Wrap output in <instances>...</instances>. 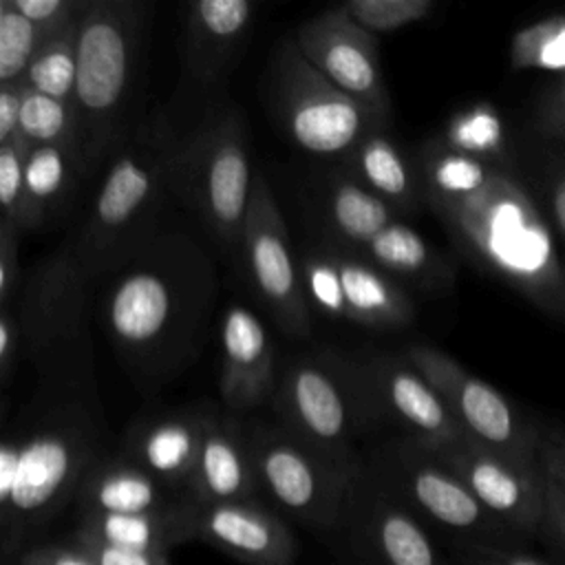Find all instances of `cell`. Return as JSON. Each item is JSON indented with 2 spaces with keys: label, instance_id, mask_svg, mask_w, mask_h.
<instances>
[{
  "label": "cell",
  "instance_id": "1",
  "mask_svg": "<svg viewBox=\"0 0 565 565\" xmlns=\"http://www.w3.org/2000/svg\"><path fill=\"white\" fill-rule=\"evenodd\" d=\"M106 452L95 371L35 380L0 444V565H18Z\"/></svg>",
  "mask_w": 565,
  "mask_h": 565
},
{
  "label": "cell",
  "instance_id": "2",
  "mask_svg": "<svg viewBox=\"0 0 565 565\" xmlns=\"http://www.w3.org/2000/svg\"><path fill=\"white\" fill-rule=\"evenodd\" d=\"M104 282L102 327L137 386H159L199 355L212 322L216 269L190 234L163 230Z\"/></svg>",
  "mask_w": 565,
  "mask_h": 565
},
{
  "label": "cell",
  "instance_id": "3",
  "mask_svg": "<svg viewBox=\"0 0 565 565\" xmlns=\"http://www.w3.org/2000/svg\"><path fill=\"white\" fill-rule=\"evenodd\" d=\"M461 254L552 316L565 318V265L547 221L510 172L455 203L430 205Z\"/></svg>",
  "mask_w": 565,
  "mask_h": 565
},
{
  "label": "cell",
  "instance_id": "4",
  "mask_svg": "<svg viewBox=\"0 0 565 565\" xmlns=\"http://www.w3.org/2000/svg\"><path fill=\"white\" fill-rule=\"evenodd\" d=\"M148 29L150 4L141 0H90L82 15L73 106L88 179L141 124L135 121V102Z\"/></svg>",
  "mask_w": 565,
  "mask_h": 565
},
{
  "label": "cell",
  "instance_id": "5",
  "mask_svg": "<svg viewBox=\"0 0 565 565\" xmlns=\"http://www.w3.org/2000/svg\"><path fill=\"white\" fill-rule=\"evenodd\" d=\"M174 139L161 121H141L104 168L82 225L66 241L84 271L106 278L137 256L157 234L172 196Z\"/></svg>",
  "mask_w": 565,
  "mask_h": 565
},
{
  "label": "cell",
  "instance_id": "6",
  "mask_svg": "<svg viewBox=\"0 0 565 565\" xmlns=\"http://www.w3.org/2000/svg\"><path fill=\"white\" fill-rule=\"evenodd\" d=\"M256 174L245 119L227 104L177 141L170 185L172 196L199 216L210 236L236 254Z\"/></svg>",
  "mask_w": 565,
  "mask_h": 565
},
{
  "label": "cell",
  "instance_id": "7",
  "mask_svg": "<svg viewBox=\"0 0 565 565\" xmlns=\"http://www.w3.org/2000/svg\"><path fill=\"white\" fill-rule=\"evenodd\" d=\"M93 282L68 243L24 274L13 313L22 360L31 364L35 380L95 371L88 329Z\"/></svg>",
  "mask_w": 565,
  "mask_h": 565
},
{
  "label": "cell",
  "instance_id": "8",
  "mask_svg": "<svg viewBox=\"0 0 565 565\" xmlns=\"http://www.w3.org/2000/svg\"><path fill=\"white\" fill-rule=\"evenodd\" d=\"M276 424L329 461L355 470L364 455L355 441L366 430L349 358L313 353L294 358L271 397Z\"/></svg>",
  "mask_w": 565,
  "mask_h": 565
},
{
  "label": "cell",
  "instance_id": "9",
  "mask_svg": "<svg viewBox=\"0 0 565 565\" xmlns=\"http://www.w3.org/2000/svg\"><path fill=\"white\" fill-rule=\"evenodd\" d=\"M271 104L285 137L329 163H340L371 130L388 128L311 66L294 40L274 53Z\"/></svg>",
  "mask_w": 565,
  "mask_h": 565
},
{
  "label": "cell",
  "instance_id": "10",
  "mask_svg": "<svg viewBox=\"0 0 565 565\" xmlns=\"http://www.w3.org/2000/svg\"><path fill=\"white\" fill-rule=\"evenodd\" d=\"M369 468L424 521L461 543H525L492 516L424 444L393 435L364 455Z\"/></svg>",
  "mask_w": 565,
  "mask_h": 565
},
{
  "label": "cell",
  "instance_id": "11",
  "mask_svg": "<svg viewBox=\"0 0 565 565\" xmlns=\"http://www.w3.org/2000/svg\"><path fill=\"white\" fill-rule=\"evenodd\" d=\"M247 426L260 494L309 530L338 532L360 468L349 470L329 461L276 422H247Z\"/></svg>",
  "mask_w": 565,
  "mask_h": 565
},
{
  "label": "cell",
  "instance_id": "12",
  "mask_svg": "<svg viewBox=\"0 0 565 565\" xmlns=\"http://www.w3.org/2000/svg\"><path fill=\"white\" fill-rule=\"evenodd\" d=\"M311 309L366 329H402L415 318V302L399 280L362 254L311 234L298 252Z\"/></svg>",
  "mask_w": 565,
  "mask_h": 565
},
{
  "label": "cell",
  "instance_id": "13",
  "mask_svg": "<svg viewBox=\"0 0 565 565\" xmlns=\"http://www.w3.org/2000/svg\"><path fill=\"white\" fill-rule=\"evenodd\" d=\"M404 353L441 395L468 439L519 466L541 468L543 424L530 419L501 391L441 349L413 344Z\"/></svg>",
  "mask_w": 565,
  "mask_h": 565
},
{
  "label": "cell",
  "instance_id": "14",
  "mask_svg": "<svg viewBox=\"0 0 565 565\" xmlns=\"http://www.w3.org/2000/svg\"><path fill=\"white\" fill-rule=\"evenodd\" d=\"M349 369L366 430L391 428L430 450L466 437L441 395L406 353L349 358Z\"/></svg>",
  "mask_w": 565,
  "mask_h": 565
},
{
  "label": "cell",
  "instance_id": "15",
  "mask_svg": "<svg viewBox=\"0 0 565 565\" xmlns=\"http://www.w3.org/2000/svg\"><path fill=\"white\" fill-rule=\"evenodd\" d=\"M252 289L280 331L291 338L311 333V305L305 291L300 258L265 174H256L254 196L236 254Z\"/></svg>",
  "mask_w": 565,
  "mask_h": 565
},
{
  "label": "cell",
  "instance_id": "16",
  "mask_svg": "<svg viewBox=\"0 0 565 565\" xmlns=\"http://www.w3.org/2000/svg\"><path fill=\"white\" fill-rule=\"evenodd\" d=\"M338 532L355 565H450L426 523L362 461Z\"/></svg>",
  "mask_w": 565,
  "mask_h": 565
},
{
  "label": "cell",
  "instance_id": "17",
  "mask_svg": "<svg viewBox=\"0 0 565 565\" xmlns=\"http://www.w3.org/2000/svg\"><path fill=\"white\" fill-rule=\"evenodd\" d=\"M433 452L519 539H539L545 512L541 468L519 466L468 437Z\"/></svg>",
  "mask_w": 565,
  "mask_h": 565
},
{
  "label": "cell",
  "instance_id": "18",
  "mask_svg": "<svg viewBox=\"0 0 565 565\" xmlns=\"http://www.w3.org/2000/svg\"><path fill=\"white\" fill-rule=\"evenodd\" d=\"M291 40L333 86L388 124L391 95L382 77L375 35L331 7L307 20Z\"/></svg>",
  "mask_w": 565,
  "mask_h": 565
},
{
  "label": "cell",
  "instance_id": "19",
  "mask_svg": "<svg viewBox=\"0 0 565 565\" xmlns=\"http://www.w3.org/2000/svg\"><path fill=\"white\" fill-rule=\"evenodd\" d=\"M192 541L207 543L243 565H294L298 556L294 530L260 499L196 503Z\"/></svg>",
  "mask_w": 565,
  "mask_h": 565
},
{
  "label": "cell",
  "instance_id": "20",
  "mask_svg": "<svg viewBox=\"0 0 565 565\" xmlns=\"http://www.w3.org/2000/svg\"><path fill=\"white\" fill-rule=\"evenodd\" d=\"M210 406L168 408L135 419L119 444V452L168 488L188 497Z\"/></svg>",
  "mask_w": 565,
  "mask_h": 565
},
{
  "label": "cell",
  "instance_id": "21",
  "mask_svg": "<svg viewBox=\"0 0 565 565\" xmlns=\"http://www.w3.org/2000/svg\"><path fill=\"white\" fill-rule=\"evenodd\" d=\"M218 391L223 406L245 413L271 402L276 391V351L260 318L245 305H227L221 324Z\"/></svg>",
  "mask_w": 565,
  "mask_h": 565
},
{
  "label": "cell",
  "instance_id": "22",
  "mask_svg": "<svg viewBox=\"0 0 565 565\" xmlns=\"http://www.w3.org/2000/svg\"><path fill=\"white\" fill-rule=\"evenodd\" d=\"M190 494L196 503L260 499L249 426L225 406H210Z\"/></svg>",
  "mask_w": 565,
  "mask_h": 565
},
{
  "label": "cell",
  "instance_id": "23",
  "mask_svg": "<svg viewBox=\"0 0 565 565\" xmlns=\"http://www.w3.org/2000/svg\"><path fill=\"white\" fill-rule=\"evenodd\" d=\"M256 4L252 0L190 2L183 22V68L205 86L218 84L249 38Z\"/></svg>",
  "mask_w": 565,
  "mask_h": 565
},
{
  "label": "cell",
  "instance_id": "24",
  "mask_svg": "<svg viewBox=\"0 0 565 565\" xmlns=\"http://www.w3.org/2000/svg\"><path fill=\"white\" fill-rule=\"evenodd\" d=\"M194 503L192 497L168 488L119 450L93 463L75 497L77 514H170Z\"/></svg>",
  "mask_w": 565,
  "mask_h": 565
},
{
  "label": "cell",
  "instance_id": "25",
  "mask_svg": "<svg viewBox=\"0 0 565 565\" xmlns=\"http://www.w3.org/2000/svg\"><path fill=\"white\" fill-rule=\"evenodd\" d=\"M311 205L316 216L313 232L353 252L366 247L380 232L402 218L386 201L360 185L338 163H331L320 174L313 185Z\"/></svg>",
  "mask_w": 565,
  "mask_h": 565
},
{
  "label": "cell",
  "instance_id": "26",
  "mask_svg": "<svg viewBox=\"0 0 565 565\" xmlns=\"http://www.w3.org/2000/svg\"><path fill=\"white\" fill-rule=\"evenodd\" d=\"M338 166L369 192L386 201L399 216L415 214L424 205L413 159L402 154L388 128L371 130Z\"/></svg>",
  "mask_w": 565,
  "mask_h": 565
},
{
  "label": "cell",
  "instance_id": "27",
  "mask_svg": "<svg viewBox=\"0 0 565 565\" xmlns=\"http://www.w3.org/2000/svg\"><path fill=\"white\" fill-rule=\"evenodd\" d=\"M86 179V168L77 154L57 146H33L24 159L29 232L62 218Z\"/></svg>",
  "mask_w": 565,
  "mask_h": 565
},
{
  "label": "cell",
  "instance_id": "28",
  "mask_svg": "<svg viewBox=\"0 0 565 565\" xmlns=\"http://www.w3.org/2000/svg\"><path fill=\"white\" fill-rule=\"evenodd\" d=\"M358 254L402 285L437 291L446 289L455 278L448 260L402 218L380 232Z\"/></svg>",
  "mask_w": 565,
  "mask_h": 565
},
{
  "label": "cell",
  "instance_id": "29",
  "mask_svg": "<svg viewBox=\"0 0 565 565\" xmlns=\"http://www.w3.org/2000/svg\"><path fill=\"white\" fill-rule=\"evenodd\" d=\"M194 508L170 514H77V534H86L119 547L168 554L192 541Z\"/></svg>",
  "mask_w": 565,
  "mask_h": 565
},
{
  "label": "cell",
  "instance_id": "30",
  "mask_svg": "<svg viewBox=\"0 0 565 565\" xmlns=\"http://www.w3.org/2000/svg\"><path fill=\"white\" fill-rule=\"evenodd\" d=\"M413 166L419 177L426 207L463 201L481 192L490 183L494 172H499L483 161L450 150L446 143L439 141V137L422 143L413 159Z\"/></svg>",
  "mask_w": 565,
  "mask_h": 565
},
{
  "label": "cell",
  "instance_id": "31",
  "mask_svg": "<svg viewBox=\"0 0 565 565\" xmlns=\"http://www.w3.org/2000/svg\"><path fill=\"white\" fill-rule=\"evenodd\" d=\"M450 150L512 174V154L499 113L490 104H475L450 117L439 135Z\"/></svg>",
  "mask_w": 565,
  "mask_h": 565
},
{
  "label": "cell",
  "instance_id": "32",
  "mask_svg": "<svg viewBox=\"0 0 565 565\" xmlns=\"http://www.w3.org/2000/svg\"><path fill=\"white\" fill-rule=\"evenodd\" d=\"M82 15L71 20L68 24L46 33L38 55L33 57V62L24 75L26 88L73 104L75 79H77V42H79Z\"/></svg>",
  "mask_w": 565,
  "mask_h": 565
},
{
  "label": "cell",
  "instance_id": "33",
  "mask_svg": "<svg viewBox=\"0 0 565 565\" xmlns=\"http://www.w3.org/2000/svg\"><path fill=\"white\" fill-rule=\"evenodd\" d=\"M20 137L31 148L33 146L64 148L77 154L84 163L79 121H77L75 106L71 102H62L26 88L22 97V110H20Z\"/></svg>",
  "mask_w": 565,
  "mask_h": 565
},
{
  "label": "cell",
  "instance_id": "34",
  "mask_svg": "<svg viewBox=\"0 0 565 565\" xmlns=\"http://www.w3.org/2000/svg\"><path fill=\"white\" fill-rule=\"evenodd\" d=\"M514 71L565 73V13L519 29L510 42Z\"/></svg>",
  "mask_w": 565,
  "mask_h": 565
},
{
  "label": "cell",
  "instance_id": "35",
  "mask_svg": "<svg viewBox=\"0 0 565 565\" xmlns=\"http://www.w3.org/2000/svg\"><path fill=\"white\" fill-rule=\"evenodd\" d=\"M46 31L24 18L13 0H0V84L24 82Z\"/></svg>",
  "mask_w": 565,
  "mask_h": 565
},
{
  "label": "cell",
  "instance_id": "36",
  "mask_svg": "<svg viewBox=\"0 0 565 565\" xmlns=\"http://www.w3.org/2000/svg\"><path fill=\"white\" fill-rule=\"evenodd\" d=\"M435 7L433 0H347L338 4L353 24L375 38L428 20Z\"/></svg>",
  "mask_w": 565,
  "mask_h": 565
},
{
  "label": "cell",
  "instance_id": "37",
  "mask_svg": "<svg viewBox=\"0 0 565 565\" xmlns=\"http://www.w3.org/2000/svg\"><path fill=\"white\" fill-rule=\"evenodd\" d=\"M31 146L20 137L0 143V218L11 221L20 234L29 232V205L24 190V159Z\"/></svg>",
  "mask_w": 565,
  "mask_h": 565
},
{
  "label": "cell",
  "instance_id": "38",
  "mask_svg": "<svg viewBox=\"0 0 565 565\" xmlns=\"http://www.w3.org/2000/svg\"><path fill=\"white\" fill-rule=\"evenodd\" d=\"M455 554L461 565H552L523 543H461Z\"/></svg>",
  "mask_w": 565,
  "mask_h": 565
},
{
  "label": "cell",
  "instance_id": "39",
  "mask_svg": "<svg viewBox=\"0 0 565 565\" xmlns=\"http://www.w3.org/2000/svg\"><path fill=\"white\" fill-rule=\"evenodd\" d=\"M20 230L7 221L0 218V307H11V300H15L24 274L20 269Z\"/></svg>",
  "mask_w": 565,
  "mask_h": 565
},
{
  "label": "cell",
  "instance_id": "40",
  "mask_svg": "<svg viewBox=\"0 0 565 565\" xmlns=\"http://www.w3.org/2000/svg\"><path fill=\"white\" fill-rule=\"evenodd\" d=\"M88 2L90 0H13V7L42 31L51 33L79 18Z\"/></svg>",
  "mask_w": 565,
  "mask_h": 565
},
{
  "label": "cell",
  "instance_id": "41",
  "mask_svg": "<svg viewBox=\"0 0 565 565\" xmlns=\"http://www.w3.org/2000/svg\"><path fill=\"white\" fill-rule=\"evenodd\" d=\"M543 470V468H541ZM545 481V512L539 539L565 554V479L543 470Z\"/></svg>",
  "mask_w": 565,
  "mask_h": 565
},
{
  "label": "cell",
  "instance_id": "42",
  "mask_svg": "<svg viewBox=\"0 0 565 565\" xmlns=\"http://www.w3.org/2000/svg\"><path fill=\"white\" fill-rule=\"evenodd\" d=\"M71 539L82 545L97 565H170L168 554H157V552H141V550H128L119 547L86 534L73 532Z\"/></svg>",
  "mask_w": 565,
  "mask_h": 565
},
{
  "label": "cell",
  "instance_id": "43",
  "mask_svg": "<svg viewBox=\"0 0 565 565\" xmlns=\"http://www.w3.org/2000/svg\"><path fill=\"white\" fill-rule=\"evenodd\" d=\"M18 565H97L93 556L73 539L62 543H33L29 545Z\"/></svg>",
  "mask_w": 565,
  "mask_h": 565
},
{
  "label": "cell",
  "instance_id": "44",
  "mask_svg": "<svg viewBox=\"0 0 565 565\" xmlns=\"http://www.w3.org/2000/svg\"><path fill=\"white\" fill-rule=\"evenodd\" d=\"M22 360L20 329L11 307L0 309V386L7 388L9 380Z\"/></svg>",
  "mask_w": 565,
  "mask_h": 565
},
{
  "label": "cell",
  "instance_id": "45",
  "mask_svg": "<svg viewBox=\"0 0 565 565\" xmlns=\"http://www.w3.org/2000/svg\"><path fill=\"white\" fill-rule=\"evenodd\" d=\"M26 84H0V143L20 139V110Z\"/></svg>",
  "mask_w": 565,
  "mask_h": 565
},
{
  "label": "cell",
  "instance_id": "46",
  "mask_svg": "<svg viewBox=\"0 0 565 565\" xmlns=\"http://www.w3.org/2000/svg\"><path fill=\"white\" fill-rule=\"evenodd\" d=\"M539 126L543 132L554 137H565V75L552 86L539 106Z\"/></svg>",
  "mask_w": 565,
  "mask_h": 565
},
{
  "label": "cell",
  "instance_id": "47",
  "mask_svg": "<svg viewBox=\"0 0 565 565\" xmlns=\"http://www.w3.org/2000/svg\"><path fill=\"white\" fill-rule=\"evenodd\" d=\"M541 468L565 479V428L556 424H543Z\"/></svg>",
  "mask_w": 565,
  "mask_h": 565
},
{
  "label": "cell",
  "instance_id": "48",
  "mask_svg": "<svg viewBox=\"0 0 565 565\" xmlns=\"http://www.w3.org/2000/svg\"><path fill=\"white\" fill-rule=\"evenodd\" d=\"M547 205L558 234L565 241V170H556L547 179Z\"/></svg>",
  "mask_w": 565,
  "mask_h": 565
}]
</instances>
